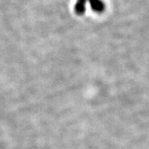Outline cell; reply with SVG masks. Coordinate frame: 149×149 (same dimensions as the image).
<instances>
[{
	"instance_id": "cell-1",
	"label": "cell",
	"mask_w": 149,
	"mask_h": 149,
	"mask_svg": "<svg viewBox=\"0 0 149 149\" xmlns=\"http://www.w3.org/2000/svg\"><path fill=\"white\" fill-rule=\"evenodd\" d=\"M92 9L96 13H102L104 11V4L101 0H89Z\"/></svg>"
},
{
	"instance_id": "cell-2",
	"label": "cell",
	"mask_w": 149,
	"mask_h": 149,
	"mask_svg": "<svg viewBox=\"0 0 149 149\" xmlns=\"http://www.w3.org/2000/svg\"><path fill=\"white\" fill-rule=\"evenodd\" d=\"M86 0H77L76 6H74V12L79 15H83L86 10Z\"/></svg>"
}]
</instances>
